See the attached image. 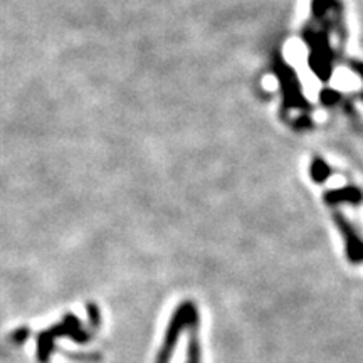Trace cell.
<instances>
[{
  "mask_svg": "<svg viewBox=\"0 0 363 363\" xmlns=\"http://www.w3.org/2000/svg\"><path fill=\"white\" fill-rule=\"evenodd\" d=\"M195 330L197 328H192V333H190V340L187 345V360H185V363H202V348Z\"/></svg>",
  "mask_w": 363,
  "mask_h": 363,
  "instance_id": "cell-2",
  "label": "cell"
},
{
  "mask_svg": "<svg viewBox=\"0 0 363 363\" xmlns=\"http://www.w3.org/2000/svg\"><path fill=\"white\" fill-rule=\"evenodd\" d=\"M197 325H199L197 306H195L192 301L182 303L170 318L169 328L165 331V340H163L160 352H158L157 363H170L172 355H174L177 345H179L180 335L184 333V330L197 328Z\"/></svg>",
  "mask_w": 363,
  "mask_h": 363,
  "instance_id": "cell-1",
  "label": "cell"
}]
</instances>
